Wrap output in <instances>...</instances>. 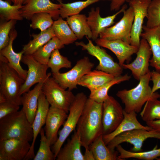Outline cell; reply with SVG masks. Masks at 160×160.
<instances>
[{
    "label": "cell",
    "mask_w": 160,
    "mask_h": 160,
    "mask_svg": "<svg viewBox=\"0 0 160 160\" xmlns=\"http://www.w3.org/2000/svg\"><path fill=\"white\" fill-rule=\"evenodd\" d=\"M102 113L103 103L88 98L76 127L85 149L103 135Z\"/></svg>",
    "instance_id": "cell-1"
},
{
    "label": "cell",
    "mask_w": 160,
    "mask_h": 160,
    "mask_svg": "<svg viewBox=\"0 0 160 160\" xmlns=\"http://www.w3.org/2000/svg\"><path fill=\"white\" fill-rule=\"evenodd\" d=\"M151 79L150 71L140 78L138 84L134 88L118 91L116 95L124 104L125 111L140 113L143 106L148 100L160 98V93L152 92L149 85Z\"/></svg>",
    "instance_id": "cell-2"
},
{
    "label": "cell",
    "mask_w": 160,
    "mask_h": 160,
    "mask_svg": "<svg viewBox=\"0 0 160 160\" xmlns=\"http://www.w3.org/2000/svg\"><path fill=\"white\" fill-rule=\"evenodd\" d=\"M33 138L32 124L22 109L0 119V140L16 138L30 142Z\"/></svg>",
    "instance_id": "cell-3"
},
{
    "label": "cell",
    "mask_w": 160,
    "mask_h": 160,
    "mask_svg": "<svg viewBox=\"0 0 160 160\" xmlns=\"http://www.w3.org/2000/svg\"><path fill=\"white\" fill-rule=\"evenodd\" d=\"M25 81L8 62L0 61V95L7 101L21 105L20 90Z\"/></svg>",
    "instance_id": "cell-4"
},
{
    "label": "cell",
    "mask_w": 160,
    "mask_h": 160,
    "mask_svg": "<svg viewBox=\"0 0 160 160\" xmlns=\"http://www.w3.org/2000/svg\"><path fill=\"white\" fill-rule=\"evenodd\" d=\"M87 98L83 92H79L75 95L70 108L68 117L59 132L58 139L53 145L52 151L56 159L65 140L76 127Z\"/></svg>",
    "instance_id": "cell-5"
},
{
    "label": "cell",
    "mask_w": 160,
    "mask_h": 160,
    "mask_svg": "<svg viewBox=\"0 0 160 160\" xmlns=\"http://www.w3.org/2000/svg\"><path fill=\"white\" fill-rule=\"evenodd\" d=\"M42 91L51 106L68 113L75 96L71 91L66 90L53 77H49L43 83Z\"/></svg>",
    "instance_id": "cell-6"
},
{
    "label": "cell",
    "mask_w": 160,
    "mask_h": 160,
    "mask_svg": "<svg viewBox=\"0 0 160 160\" xmlns=\"http://www.w3.org/2000/svg\"><path fill=\"white\" fill-rule=\"evenodd\" d=\"M94 65L88 57H84L77 61L75 65L68 71L52 74V76L63 88L71 91L77 88L80 80L92 70Z\"/></svg>",
    "instance_id": "cell-7"
},
{
    "label": "cell",
    "mask_w": 160,
    "mask_h": 160,
    "mask_svg": "<svg viewBox=\"0 0 160 160\" xmlns=\"http://www.w3.org/2000/svg\"><path fill=\"white\" fill-rule=\"evenodd\" d=\"M87 39L88 41L87 43L85 44L83 41L76 42L75 44L81 47L83 50L87 51L89 55L95 57L98 60L99 63L96 69L110 73L115 76L121 75L123 68L119 63L115 62L104 49L98 45H95L91 40Z\"/></svg>",
    "instance_id": "cell-8"
},
{
    "label": "cell",
    "mask_w": 160,
    "mask_h": 160,
    "mask_svg": "<svg viewBox=\"0 0 160 160\" xmlns=\"http://www.w3.org/2000/svg\"><path fill=\"white\" fill-rule=\"evenodd\" d=\"M155 138L160 140V133L152 129L148 130L143 129H135L122 133L115 137L108 144L107 146L115 149L116 146L126 142L133 145L132 151H142L144 142L148 138Z\"/></svg>",
    "instance_id": "cell-9"
},
{
    "label": "cell",
    "mask_w": 160,
    "mask_h": 160,
    "mask_svg": "<svg viewBox=\"0 0 160 160\" xmlns=\"http://www.w3.org/2000/svg\"><path fill=\"white\" fill-rule=\"evenodd\" d=\"M123 16L115 25L105 28L100 38L108 40L121 39L130 44V33L134 18V12L130 6L123 12Z\"/></svg>",
    "instance_id": "cell-10"
},
{
    "label": "cell",
    "mask_w": 160,
    "mask_h": 160,
    "mask_svg": "<svg viewBox=\"0 0 160 160\" xmlns=\"http://www.w3.org/2000/svg\"><path fill=\"white\" fill-rule=\"evenodd\" d=\"M21 62L26 65L28 70L25 82L22 85L20 90L22 95L30 90L31 87L36 83H44L51 75L47 74L49 68L47 65L42 64L36 60L32 55H23Z\"/></svg>",
    "instance_id": "cell-11"
},
{
    "label": "cell",
    "mask_w": 160,
    "mask_h": 160,
    "mask_svg": "<svg viewBox=\"0 0 160 160\" xmlns=\"http://www.w3.org/2000/svg\"><path fill=\"white\" fill-rule=\"evenodd\" d=\"M124 109L113 97L109 96L103 103V135L114 131L124 118Z\"/></svg>",
    "instance_id": "cell-12"
},
{
    "label": "cell",
    "mask_w": 160,
    "mask_h": 160,
    "mask_svg": "<svg viewBox=\"0 0 160 160\" xmlns=\"http://www.w3.org/2000/svg\"><path fill=\"white\" fill-rule=\"evenodd\" d=\"M135 60L130 63L124 64L123 69L130 70L134 78L137 81L150 71L149 69L150 61L152 51L147 41L142 38L140 41L139 49Z\"/></svg>",
    "instance_id": "cell-13"
},
{
    "label": "cell",
    "mask_w": 160,
    "mask_h": 160,
    "mask_svg": "<svg viewBox=\"0 0 160 160\" xmlns=\"http://www.w3.org/2000/svg\"><path fill=\"white\" fill-rule=\"evenodd\" d=\"M29 142L12 138L0 140V160H22L31 147Z\"/></svg>",
    "instance_id": "cell-14"
},
{
    "label": "cell",
    "mask_w": 160,
    "mask_h": 160,
    "mask_svg": "<svg viewBox=\"0 0 160 160\" xmlns=\"http://www.w3.org/2000/svg\"><path fill=\"white\" fill-rule=\"evenodd\" d=\"M151 0H131L128 2L133 9L134 18L130 33V44L139 47L143 23L146 17L147 10Z\"/></svg>",
    "instance_id": "cell-15"
},
{
    "label": "cell",
    "mask_w": 160,
    "mask_h": 160,
    "mask_svg": "<svg viewBox=\"0 0 160 160\" xmlns=\"http://www.w3.org/2000/svg\"><path fill=\"white\" fill-rule=\"evenodd\" d=\"M61 5L52 2L50 0H28L20 9L23 18L31 20L35 14L47 12L50 14L53 19L57 20L60 15Z\"/></svg>",
    "instance_id": "cell-16"
},
{
    "label": "cell",
    "mask_w": 160,
    "mask_h": 160,
    "mask_svg": "<svg viewBox=\"0 0 160 160\" xmlns=\"http://www.w3.org/2000/svg\"><path fill=\"white\" fill-rule=\"evenodd\" d=\"M95 41L97 45L107 48L113 52L119 60V64L121 67L126 61L130 60L132 56L136 54L139 49V47L119 39L108 40L98 38Z\"/></svg>",
    "instance_id": "cell-17"
},
{
    "label": "cell",
    "mask_w": 160,
    "mask_h": 160,
    "mask_svg": "<svg viewBox=\"0 0 160 160\" xmlns=\"http://www.w3.org/2000/svg\"><path fill=\"white\" fill-rule=\"evenodd\" d=\"M64 111L54 107H49L46 117L44 127L45 135L51 145L57 140L58 130L64 124L68 114Z\"/></svg>",
    "instance_id": "cell-18"
},
{
    "label": "cell",
    "mask_w": 160,
    "mask_h": 160,
    "mask_svg": "<svg viewBox=\"0 0 160 160\" xmlns=\"http://www.w3.org/2000/svg\"><path fill=\"white\" fill-rule=\"evenodd\" d=\"M127 7L126 5H124L115 14L104 17L100 16L99 7L95 9L92 8L87 17V23L92 33V39L94 41L97 39L100 34L105 28L114 23V20L116 16L120 13L123 12Z\"/></svg>",
    "instance_id": "cell-19"
},
{
    "label": "cell",
    "mask_w": 160,
    "mask_h": 160,
    "mask_svg": "<svg viewBox=\"0 0 160 160\" xmlns=\"http://www.w3.org/2000/svg\"><path fill=\"white\" fill-rule=\"evenodd\" d=\"M49 105L42 91L39 98L37 111L32 124L33 133V140L31 148L24 160L33 159L35 156L34 147L35 141L42 126L45 124Z\"/></svg>",
    "instance_id": "cell-20"
},
{
    "label": "cell",
    "mask_w": 160,
    "mask_h": 160,
    "mask_svg": "<svg viewBox=\"0 0 160 160\" xmlns=\"http://www.w3.org/2000/svg\"><path fill=\"white\" fill-rule=\"evenodd\" d=\"M143 29L140 36L147 41L152 51L150 65L160 73V27L150 29L143 25Z\"/></svg>",
    "instance_id": "cell-21"
},
{
    "label": "cell",
    "mask_w": 160,
    "mask_h": 160,
    "mask_svg": "<svg viewBox=\"0 0 160 160\" xmlns=\"http://www.w3.org/2000/svg\"><path fill=\"white\" fill-rule=\"evenodd\" d=\"M43 83H38L32 89L25 92L21 96L22 109L31 124L33 122L37 111L39 98L42 92Z\"/></svg>",
    "instance_id": "cell-22"
},
{
    "label": "cell",
    "mask_w": 160,
    "mask_h": 160,
    "mask_svg": "<svg viewBox=\"0 0 160 160\" xmlns=\"http://www.w3.org/2000/svg\"><path fill=\"white\" fill-rule=\"evenodd\" d=\"M17 35L16 30L13 28L9 33V44L6 47L0 50V55L5 57L7 59L10 65L22 78L25 80L27 76V71L23 69L20 64L24 52L22 50L19 52H15L12 48L13 41Z\"/></svg>",
    "instance_id": "cell-23"
},
{
    "label": "cell",
    "mask_w": 160,
    "mask_h": 160,
    "mask_svg": "<svg viewBox=\"0 0 160 160\" xmlns=\"http://www.w3.org/2000/svg\"><path fill=\"white\" fill-rule=\"evenodd\" d=\"M136 113L134 112L127 113L124 110V118L116 129L109 134L103 135V140L106 145L115 137L124 132L135 129H152L147 125L144 126L139 122Z\"/></svg>",
    "instance_id": "cell-24"
},
{
    "label": "cell",
    "mask_w": 160,
    "mask_h": 160,
    "mask_svg": "<svg viewBox=\"0 0 160 160\" xmlns=\"http://www.w3.org/2000/svg\"><path fill=\"white\" fill-rule=\"evenodd\" d=\"M82 146L81 136L76 130L71 139L60 149L57 155V160H84L81 151Z\"/></svg>",
    "instance_id": "cell-25"
},
{
    "label": "cell",
    "mask_w": 160,
    "mask_h": 160,
    "mask_svg": "<svg viewBox=\"0 0 160 160\" xmlns=\"http://www.w3.org/2000/svg\"><path fill=\"white\" fill-rule=\"evenodd\" d=\"M115 77L112 74L101 71L91 70L82 77L78 85L86 87L90 91L99 88Z\"/></svg>",
    "instance_id": "cell-26"
},
{
    "label": "cell",
    "mask_w": 160,
    "mask_h": 160,
    "mask_svg": "<svg viewBox=\"0 0 160 160\" xmlns=\"http://www.w3.org/2000/svg\"><path fill=\"white\" fill-rule=\"evenodd\" d=\"M95 160H121L119 153L108 148L105 143L102 135L97 137L89 145Z\"/></svg>",
    "instance_id": "cell-27"
},
{
    "label": "cell",
    "mask_w": 160,
    "mask_h": 160,
    "mask_svg": "<svg viewBox=\"0 0 160 160\" xmlns=\"http://www.w3.org/2000/svg\"><path fill=\"white\" fill-rule=\"evenodd\" d=\"M66 21L78 39H81L84 36L92 39V31L85 15L78 14L69 17Z\"/></svg>",
    "instance_id": "cell-28"
},
{
    "label": "cell",
    "mask_w": 160,
    "mask_h": 160,
    "mask_svg": "<svg viewBox=\"0 0 160 160\" xmlns=\"http://www.w3.org/2000/svg\"><path fill=\"white\" fill-rule=\"evenodd\" d=\"M31 36L33 38V40L23 46L22 50L24 52V55H32L55 36L52 26L39 34H33Z\"/></svg>",
    "instance_id": "cell-29"
},
{
    "label": "cell",
    "mask_w": 160,
    "mask_h": 160,
    "mask_svg": "<svg viewBox=\"0 0 160 160\" xmlns=\"http://www.w3.org/2000/svg\"><path fill=\"white\" fill-rule=\"evenodd\" d=\"M52 27L55 36L64 45L72 44L78 39L67 21L61 17L54 21Z\"/></svg>",
    "instance_id": "cell-30"
},
{
    "label": "cell",
    "mask_w": 160,
    "mask_h": 160,
    "mask_svg": "<svg viewBox=\"0 0 160 160\" xmlns=\"http://www.w3.org/2000/svg\"><path fill=\"white\" fill-rule=\"evenodd\" d=\"M131 78V76L127 73L115 76L113 79L99 88L90 91L89 98L97 102L103 103L109 97L108 92L112 86L128 81Z\"/></svg>",
    "instance_id": "cell-31"
},
{
    "label": "cell",
    "mask_w": 160,
    "mask_h": 160,
    "mask_svg": "<svg viewBox=\"0 0 160 160\" xmlns=\"http://www.w3.org/2000/svg\"><path fill=\"white\" fill-rule=\"evenodd\" d=\"M64 47V45L55 36L32 55L40 63L47 65L52 52L56 49H60Z\"/></svg>",
    "instance_id": "cell-32"
},
{
    "label": "cell",
    "mask_w": 160,
    "mask_h": 160,
    "mask_svg": "<svg viewBox=\"0 0 160 160\" xmlns=\"http://www.w3.org/2000/svg\"><path fill=\"white\" fill-rule=\"evenodd\" d=\"M61 5L60 9V17L63 18L79 14L84 9L88 6L101 1L111 0H86L64 3L61 0H56Z\"/></svg>",
    "instance_id": "cell-33"
},
{
    "label": "cell",
    "mask_w": 160,
    "mask_h": 160,
    "mask_svg": "<svg viewBox=\"0 0 160 160\" xmlns=\"http://www.w3.org/2000/svg\"><path fill=\"white\" fill-rule=\"evenodd\" d=\"M119 153V158L121 160L133 158L144 160H153L160 157V148L155 147L153 150L146 151L134 152L127 151L120 144L116 148Z\"/></svg>",
    "instance_id": "cell-34"
},
{
    "label": "cell",
    "mask_w": 160,
    "mask_h": 160,
    "mask_svg": "<svg viewBox=\"0 0 160 160\" xmlns=\"http://www.w3.org/2000/svg\"><path fill=\"white\" fill-rule=\"evenodd\" d=\"M23 5H12L7 1L0 0V16L5 21L21 20L23 18L20 11Z\"/></svg>",
    "instance_id": "cell-35"
},
{
    "label": "cell",
    "mask_w": 160,
    "mask_h": 160,
    "mask_svg": "<svg viewBox=\"0 0 160 160\" xmlns=\"http://www.w3.org/2000/svg\"><path fill=\"white\" fill-rule=\"evenodd\" d=\"M142 120L146 122L160 119V100H148L140 112Z\"/></svg>",
    "instance_id": "cell-36"
},
{
    "label": "cell",
    "mask_w": 160,
    "mask_h": 160,
    "mask_svg": "<svg viewBox=\"0 0 160 160\" xmlns=\"http://www.w3.org/2000/svg\"><path fill=\"white\" fill-rule=\"evenodd\" d=\"M47 65L51 69L52 74H56L62 68H71L72 63L66 57L61 55L59 49H57L52 53Z\"/></svg>",
    "instance_id": "cell-37"
},
{
    "label": "cell",
    "mask_w": 160,
    "mask_h": 160,
    "mask_svg": "<svg viewBox=\"0 0 160 160\" xmlns=\"http://www.w3.org/2000/svg\"><path fill=\"white\" fill-rule=\"evenodd\" d=\"M40 134V143L39 149L33 159V160H54L56 159L55 154L51 151L49 141L46 137L44 129L42 128Z\"/></svg>",
    "instance_id": "cell-38"
},
{
    "label": "cell",
    "mask_w": 160,
    "mask_h": 160,
    "mask_svg": "<svg viewBox=\"0 0 160 160\" xmlns=\"http://www.w3.org/2000/svg\"><path fill=\"white\" fill-rule=\"evenodd\" d=\"M145 26L152 29L160 27V0H152L149 6Z\"/></svg>",
    "instance_id": "cell-39"
},
{
    "label": "cell",
    "mask_w": 160,
    "mask_h": 160,
    "mask_svg": "<svg viewBox=\"0 0 160 160\" xmlns=\"http://www.w3.org/2000/svg\"><path fill=\"white\" fill-rule=\"evenodd\" d=\"M51 15L47 12H39L34 14L31 18L30 27L33 29H38L41 31L52 27L54 21Z\"/></svg>",
    "instance_id": "cell-40"
},
{
    "label": "cell",
    "mask_w": 160,
    "mask_h": 160,
    "mask_svg": "<svg viewBox=\"0 0 160 160\" xmlns=\"http://www.w3.org/2000/svg\"><path fill=\"white\" fill-rule=\"evenodd\" d=\"M16 22L11 20L1 22L0 25V50L7 46L10 40L9 33Z\"/></svg>",
    "instance_id": "cell-41"
},
{
    "label": "cell",
    "mask_w": 160,
    "mask_h": 160,
    "mask_svg": "<svg viewBox=\"0 0 160 160\" xmlns=\"http://www.w3.org/2000/svg\"><path fill=\"white\" fill-rule=\"evenodd\" d=\"M19 105L6 101L0 103V119L18 111Z\"/></svg>",
    "instance_id": "cell-42"
},
{
    "label": "cell",
    "mask_w": 160,
    "mask_h": 160,
    "mask_svg": "<svg viewBox=\"0 0 160 160\" xmlns=\"http://www.w3.org/2000/svg\"><path fill=\"white\" fill-rule=\"evenodd\" d=\"M151 77L153 83L152 91L154 93L160 89V73L155 71H151Z\"/></svg>",
    "instance_id": "cell-43"
},
{
    "label": "cell",
    "mask_w": 160,
    "mask_h": 160,
    "mask_svg": "<svg viewBox=\"0 0 160 160\" xmlns=\"http://www.w3.org/2000/svg\"><path fill=\"white\" fill-rule=\"evenodd\" d=\"M129 0H111L110 9L111 11L119 10L121 7Z\"/></svg>",
    "instance_id": "cell-44"
},
{
    "label": "cell",
    "mask_w": 160,
    "mask_h": 160,
    "mask_svg": "<svg viewBox=\"0 0 160 160\" xmlns=\"http://www.w3.org/2000/svg\"><path fill=\"white\" fill-rule=\"evenodd\" d=\"M146 123L152 129L160 133V119L148 121Z\"/></svg>",
    "instance_id": "cell-45"
},
{
    "label": "cell",
    "mask_w": 160,
    "mask_h": 160,
    "mask_svg": "<svg viewBox=\"0 0 160 160\" xmlns=\"http://www.w3.org/2000/svg\"><path fill=\"white\" fill-rule=\"evenodd\" d=\"M84 156V160H95L93 153L89 148H85Z\"/></svg>",
    "instance_id": "cell-46"
},
{
    "label": "cell",
    "mask_w": 160,
    "mask_h": 160,
    "mask_svg": "<svg viewBox=\"0 0 160 160\" xmlns=\"http://www.w3.org/2000/svg\"><path fill=\"white\" fill-rule=\"evenodd\" d=\"M14 3V5H23L25 4L28 0H9Z\"/></svg>",
    "instance_id": "cell-47"
},
{
    "label": "cell",
    "mask_w": 160,
    "mask_h": 160,
    "mask_svg": "<svg viewBox=\"0 0 160 160\" xmlns=\"http://www.w3.org/2000/svg\"><path fill=\"white\" fill-rule=\"evenodd\" d=\"M156 159L157 160H160V157Z\"/></svg>",
    "instance_id": "cell-48"
},
{
    "label": "cell",
    "mask_w": 160,
    "mask_h": 160,
    "mask_svg": "<svg viewBox=\"0 0 160 160\" xmlns=\"http://www.w3.org/2000/svg\"><path fill=\"white\" fill-rule=\"evenodd\" d=\"M130 0H129L128 2Z\"/></svg>",
    "instance_id": "cell-49"
}]
</instances>
